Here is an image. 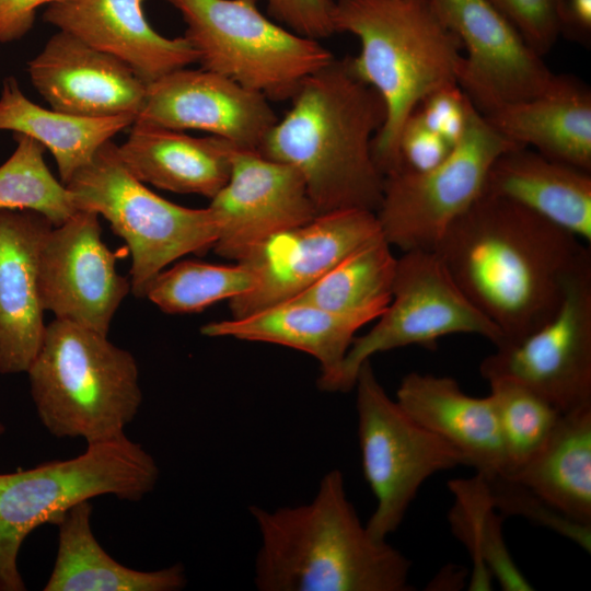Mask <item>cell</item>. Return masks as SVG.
<instances>
[{
	"label": "cell",
	"mask_w": 591,
	"mask_h": 591,
	"mask_svg": "<svg viewBox=\"0 0 591 591\" xmlns=\"http://www.w3.org/2000/svg\"><path fill=\"white\" fill-rule=\"evenodd\" d=\"M433 252L465 297L500 331L501 346L547 323L570 280L591 267L588 243L489 195H480L450 225Z\"/></svg>",
	"instance_id": "cell-1"
},
{
	"label": "cell",
	"mask_w": 591,
	"mask_h": 591,
	"mask_svg": "<svg viewBox=\"0 0 591 591\" xmlns=\"http://www.w3.org/2000/svg\"><path fill=\"white\" fill-rule=\"evenodd\" d=\"M290 101L257 152L301 174L317 216L376 212L384 177L372 143L385 119L378 92L354 73L348 58H334L304 79Z\"/></svg>",
	"instance_id": "cell-2"
},
{
	"label": "cell",
	"mask_w": 591,
	"mask_h": 591,
	"mask_svg": "<svg viewBox=\"0 0 591 591\" xmlns=\"http://www.w3.org/2000/svg\"><path fill=\"white\" fill-rule=\"evenodd\" d=\"M248 510L260 538L254 566L259 591L413 589L410 559L369 532L339 470L324 474L310 502Z\"/></svg>",
	"instance_id": "cell-3"
},
{
	"label": "cell",
	"mask_w": 591,
	"mask_h": 591,
	"mask_svg": "<svg viewBox=\"0 0 591 591\" xmlns=\"http://www.w3.org/2000/svg\"><path fill=\"white\" fill-rule=\"evenodd\" d=\"M333 23L335 33L359 39L350 68L384 103L385 119L372 143L384 177L397 167L406 119L427 95L457 83L463 48L427 0H337Z\"/></svg>",
	"instance_id": "cell-4"
},
{
	"label": "cell",
	"mask_w": 591,
	"mask_h": 591,
	"mask_svg": "<svg viewBox=\"0 0 591 591\" xmlns=\"http://www.w3.org/2000/svg\"><path fill=\"white\" fill-rule=\"evenodd\" d=\"M107 336L58 318L46 325L26 373L37 416L54 437L114 440L138 414V363Z\"/></svg>",
	"instance_id": "cell-5"
},
{
	"label": "cell",
	"mask_w": 591,
	"mask_h": 591,
	"mask_svg": "<svg viewBox=\"0 0 591 591\" xmlns=\"http://www.w3.org/2000/svg\"><path fill=\"white\" fill-rule=\"evenodd\" d=\"M153 456L126 434L84 453L30 470L0 473V591H24L18 555L36 528L57 524L80 501L102 495L139 501L159 479Z\"/></svg>",
	"instance_id": "cell-6"
},
{
	"label": "cell",
	"mask_w": 591,
	"mask_h": 591,
	"mask_svg": "<svg viewBox=\"0 0 591 591\" xmlns=\"http://www.w3.org/2000/svg\"><path fill=\"white\" fill-rule=\"evenodd\" d=\"M79 210L103 216L131 254L130 283L144 297L152 280L189 253L204 254L218 237L208 206L194 209L173 204L144 186L123 163L117 146L105 142L66 185Z\"/></svg>",
	"instance_id": "cell-7"
},
{
	"label": "cell",
	"mask_w": 591,
	"mask_h": 591,
	"mask_svg": "<svg viewBox=\"0 0 591 591\" xmlns=\"http://www.w3.org/2000/svg\"><path fill=\"white\" fill-rule=\"evenodd\" d=\"M182 15L201 68L269 101L290 100L335 57L320 40L269 20L256 0H165Z\"/></svg>",
	"instance_id": "cell-8"
},
{
	"label": "cell",
	"mask_w": 591,
	"mask_h": 591,
	"mask_svg": "<svg viewBox=\"0 0 591 591\" xmlns=\"http://www.w3.org/2000/svg\"><path fill=\"white\" fill-rule=\"evenodd\" d=\"M354 389L362 470L376 501L366 525L374 537L386 540L429 477L468 463L389 396L370 360L360 367Z\"/></svg>",
	"instance_id": "cell-9"
},
{
	"label": "cell",
	"mask_w": 591,
	"mask_h": 591,
	"mask_svg": "<svg viewBox=\"0 0 591 591\" xmlns=\"http://www.w3.org/2000/svg\"><path fill=\"white\" fill-rule=\"evenodd\" d=\"M513 147L518 144L493 128L473 105L463 137L440 164L384 176L375 212L384 239L402 252L434 251L450 225L482 195L495 159Z\"/></svg>",
	"instance_id": "cell-10"
},
{
	"label": "cell",
	"mask_w": 591,
	"mask_h": 591,
	"mask_svg": "<svg viewBox=\"0 0 591 591\" xmlns=\"http://www.w3.org/2000/svg\"><path fill=\"white\" fill-rule=\"evenodd\" d=\"M374 326L356 336L326 392L354 389L358 371L372 356L418 345L432 349L448 335L471 334L496 348L500 331L465 297L433 251L403 252L397 258L392 298Z\"/></svg>",
	"instance_id": "cell-11"
},
{
	"label": "cell",
	"mask_w": 591,
	"mask_h": 591,
	"mask_svg": "<svg viewBox=\"0 0 591 591\" xmlns=\"http://www.w3.org/2000/svg\"><path fill=\"white\" fill-rule=\"evenodd\" d=\"M485 380L507 378L529 387L560 413L591 405V267L567 286L556 314L518 343L483 359Z\"/></svg>",
	"instance_id": "cell-12"
},
{
	"label": "cell",
	"mask_w": 591,
	"mask_h": 591,
	"mask_svg": "<svg viewBox=\"0 0 591 591\" xmlns=\"http://www.w3.org/2000/svg\"><path fill=\"white\" fill-rule=\"evenodd\" d=\"M99 215L79 210L46 234L38 260L42 305L55 318L108 335L131 283L116 270V257L102 241Z\"/></svg>",
	"instance_id": "cell-13"
},
{
	"label": "cell",
	"mask_w": 591,
	"mask_h": 591,
	"mask_svg": "<svg viewBox=\"0 0 591 591\" xmlns=\"http://www.w3.org/2000/svg\"><path fill=\"white\" fill-rule=\"evenodd\" d=\"M379 234L374 211L347 209L318 215L271 236L237 262L255 274L256 286L229 301L232 317H243L297 297Z\"/></svg>",
	"instance_id": "cell-14"
},
{
	"label": "cell",
	"mask_w": 591,
	"mask_h": 591,
	"mask_svg": "<svg viewBox=\"0 0 591 591\" xmlns=\"http://www.w3.org/2000/svg\"><path fill=\"white\" fill-rule=\"evenodd\" d=\"M209 207L218 223L212 250L235 262L245 259L271 236L317 216L293 166L239 148L232 154L229 179Z\"/></svg>",
	"instance_id": "cell-15"
},
{
	"label": "cell",
	"mask_w": 591,
	"mask_h": 591,
	"mask_svg": "<svg viewBox=\"0 0 591 591\" xmlns=\"http://www.w3.org/2000/svg\"><path fill=\"white\" fill-rule=\"evenodd\" d=\"M460 40L457 83L471 101H521L548 91L558 74L486 0H427Z\"/></svg>",
	"instance_id": "cell-16"
},
{
	"label": "cell",
	"mask_w": 591,
	"mask_h": 591,
	"mask_svg": "<svg viewBox=\"0 0 591 591\" xmlns=\"http://www.w3.org/2000/svg\"><path fill=\"white\" fill-rule=\"evenodd\" d=\"M277 119L263 94L204 68L184 67L147 84L135 120L201 130L239 149L257 151Z\"/></svg>",
	"instance_id": "cell-17"
},
{
	"label": "cell",
	"mask_w": 591,
	"mask_h": 591,
	"mask_svg": "<svg viewBox=\"0 0 591 591\" xmlns=\"http://www.w3.org/2000/svg\"><path fill=\"white\" fill-rule=\"evenodd\" d=\"M37 92L60 112L85 117L139 114L147 83L119 59L58 31L28 62Z\"/></svg>",
	"instance_id": "cell-18"
},
{
	"label": "cell",
	"mask_w": 591,
	"mask_h": 591,
	"mask_svg": "<svg viewBox=\"0 0 591 591\" xmlns=\"http://www.w3.org/2000/svg\"><path fill=\"white\" fill-rule=\"evenodd\" d=\"M32 210H0V373L26 372L46 329L38 287L43 241L53 228Z\"/></svg>",
	"instance_id": "cell-19"
},
{
	"label": "cell",
	"mask_w": 591,
	"mask_h": 591,
	"mask_svg": "<svg viewBox=\"0 0 591 591\" xmlns=\"http://www.w3.org/2000/svg\"><path fill=\"white\" fill-rule=\"evenodd\" d=\"M144 0H61L47 7L44 20L119 59L147 84L198 61L183 37L159 34L144 16Z\"/></svg>",
	"instance_id": "cell-20"
},
{
	"label": "cell",
	"mask_w": 591,
	"mask_h": 591,
	"mask_svg": "<svg viewBox=\"0 0 591 591\" xmlns=\"http://www.w3.org/2000/svg\"><path fill=\"white\" fill-rule=\"evenodd\" d=\"M484 119L511 142L591 172V91L559 76L545 93L521 101H471Z\"/></svg>",
	"instance_id": "cell-21"
},
{
	"label": "cell",
	"mask_w": 591,
	"mask_h": 591,
	"mask_svg": "<svg viewBox=\"0 0 591 591\" xmlns=\"http://www.w3.org/2000/svg\"><path fill=\"white\" fill-rule=\"evenodd\" d=\"M395 401L417 424L456 448L484 478L503 475L506 455L489 395L475 397L445 375L409 372Z\"/></svg>",
	"instance_id": "cell-22"
},
{
	"label": "cell",
	"mask_w": 591,
	"mask_h": 591,
	"mask_svg": "<svg viewBox=\"0 0 591 591\" xmlns=\"http://www.w3.org/2000/svg\"><path fill=\"white\" fill-rule=\"evenodd\" d=\"M482 195L518 204L591 243V172L513 147L491 163Z\"/></svg>",
	"instance_id": "cell-23"
},
{
	"label": "cell",
	"mask_w": 591,
	"mask_h": 591,
	"mask_svg": "<svg viewBox=\"0 0 591 591\" xmlns=\"http://www.w3.org/2000/svg\"><path fill=\"white\" fill-rule=\"evenodd\" d=\"M117 146L129 172L142 183L178 194L212 199L229 179L236 147L216 137H192L181 130L135 120Z\"/></svg>",
	"instance_id": "cell-24"
},
{
	"label": "cell",
	"mask_w": 591,
	"mask_h": 591,
	"mask_svg": "<svg viewBox=\"0 0 591 591\" xmlns=\"http://www.w3.org/2000/svg\"><path fill=\"white\" fill-rule=\"evenodd\" d=\"M376 318L370 313L343 314L288 300L243 317L209 323L200 332L208 337L276 344L305 352L317 360V385L327 391L357 331Z\"/></svg>",
	"instance_id": "cell-25"
},
{
	"label": "cell",
	"mask_w": 591,
	"mask_h": 591,
	"mask_svg": "<svg viewBox=\"0 0 591 591\" xmlns=\"http://www.w3.org/2000/svg\"><path fill=\"white\" fill-rule=\"evenodd\" d=\"M92 511L90 500L80 501L56 524L57 556L44 591H178L186 586L181 563L140 571L112 558L92 532Z\"/></svg>",
	"instance_id": "cell-26"
},
{
	"label": "cell",
	"mask_w": 591,
	"mask_h": 591,
	"mask_svg": "<svg viewBox=\"0 0 591 591\" xmlns=\"http://www.w3.org/2000/svg\"><path fill=\"white\" fill-rule=\"evenodd\" d=\"M507 477L570 520L591 525V405L561 413L537 453Z\"/></svg>",
	"instance_id": "cell-27"
},
{
	"label": "cell",
	"mask_w": 591,
	"mask_h": 591,
	"mask_svg": "<svg viewBox=\"0 0 591 591\" xmlns=\"http://www.w3.org/2000/svg\"><path fill=\"white\" fill-rule=\"evenodd\" d=\"M136 117H85L45 108L25 96L18 81H3L0 95V130L28 136L53 154L67 185L95 152L116 134L130 127Z\"/></svg>",
	"instance_id": "cell-28"
},
{
	"label": "cell",
	"mask_w": 591,
	"mask_h": 591,
	"mask_svg": "<svg viewBox=\"0 0 591 591\" xmlns=\"http://www.w3.org/2000/svg\"><path fill=\"white\" fill-rule=\"evenodd\" d=\"M397 257L379 234L350 253L293 301L343 313L379 317L392 298Z\"/></svg>",
	"instance_id": "cell-29"
},
{
	"label": "cell",
	"mask_w": 591,
	"mask_h": 591,
	"mask_svg": "<svg viewBox=\"0 0 591 591\" xmlns=\"http://www.w3.org/2000/svg\"><path fill=\"white\" fill-rule=\"evenodd\" d=\"M449 487L454 496L449 514L451 528L472 556L474 579L477 575H490L496 577L503 590H533L505 544L501 518L484 478L475 474L468 479L450 480Z\"/></svg>",
	"instance_id": "cell-30"
},
{
	"label": "cell",
	"mask_w": 591,
	"mask_h": 591,
	"mask_svg": "<svg viewBox=\"0 0 591 591\" xmlns=\"http://www.w3.org/2000/svg\"><path fill=\"white\" fill-rule=\"evenodd\" d=\"M255 274L244 264L216 265L183 260L163 269L144 297L167 314L200 312L211 304L251 292Z\"/></svg>",
	"instance_id": "cell-31"
},
{
	"label": "cell",
	"mask_w": 591,
	"mask_h": 591,
	"mask_svg": "<svg viewBox=\"0 0 591 591\" xmlns=\"http://www.w3.org/2000/svg\"><path fill=\"white\" fill-rule=\"evenodd\" d=\"M14 140L15 150L0 165V210H32L62 224L79 211L73 194L47 167L43 144L22 134Z\"/></svg>",
	"instance_id": "cell-32"
},
{
	"label": "cell",
	"mask_w": 591,
	"mask_h": 591,
	"mask_svg": "<svg viewBox=\"0 0 591 591\" xmlns=\"http://www.w3.org/2000/svg\"><path fill=\"white\" fill-rule=\"evenodd\" d=\"M509 476L532 459L548 439L561 413L523 384L507 378L488 380Z\"/></svg>",
	"instance_id": "cell-33"
},
{
	"label": "cell",
	"mask_w": 591,
	"mask_h": 591,
	"mask_svg": "<svg viewBox=\"0 0 591 591\" xmlns=\"http://www.w3.org/2000/svg\"><path fill=\"white\" fill-rule=\"evenodd\" d=\"M484 480L498 511L526 518L565 536L590 553L591 525L570 520L512 478L496 475Z\"/></svg>",
	"instance_id": "cell-34"
},
{
	"label": "cell",
	"mask_w": 591,
	"mask_h": 591,
	"mask_svg": "<svg viewBox=\"0 0 591 591\" xmlns=\"http://www.w3.org/2000/svg\"><path fill=\"white\" fill-rule=\"evenodd\" d=\"M501 13L541 56L559 37L555 0H486Z\"/></svg>",
	"instance_id": "cell-35"
},
{
	"label": "cell",
	"mask_w": 591,
	"mask_h": 591,
	"mask_svg": "<svg viewBox=\"0 0 591 591\" xmlns=\"http://www.w3.org/2000/svg\"><path fill=\"white\" fill-rule=\"evenodd\" d=\"M473 104L459 83L427 95L415 109L424 123L454 147L463 137Z\"/></svg>",
	"instance_id": "cell-36"
},
{
	"label": "cell",
	"mask_w": 591,
	"mask_h": 591,
	"mask_svg": "<svg viewBox=\"0 0 591 591\" xmlns=\"http://www.w3.org/2000/svg\"><path fill=\"white\" fill-rule=\"evenodd\" d=\"M452 149L453 147L432 131L419 114L414 111L404 123L399 134L398 164L394 171L422 172L430 170L440 164Z\"/></svg>",
	"instance_id": "cell-37"
},
{
	"label": "cell",
	"mask_w": 591,
	"mask_h": 591,
	"mask_svg": "<svg viewBox=\"0 0 591 591\" xmlns=\"http://www.w3.org/2000/svg\"><path fill=\"white\" fill-rule=\"evenodd\" d=\"M265 2L268 13L276 21L299 35L321 40L335 33L334 0H265Z\"/></svg>",
	"instance_id": "cell-38"
},
{
	"label": "cell",
	"mask_w": 591,
	"mask_h": 591,
	"mask_svg": "<svg viewBox=\"0 0 591 591\" xmlns=\"http://www.w3.org/2000/svg\"><path fill=\"white\" fill-rule=\"evenodd\" d=\"M61 0H0V43L23 37L33 26L39 7Z\"/></svg>",
	"instance_id": "cell-39"
},
{
	"label": "cell",
	"mask_w": 591,
	"mask_h": 591,
	"mask_svg": "<svg viewBox=\"0 0 591 591\" xmlns=\"http://www.w3.org/2000/svg\"><path fill=\"white\" fill-rule=\"evenodd\" d=\"M559 35L589 46L591 42V0H555Z\"/></svg>",
	"instance_id": "cell-40"
},
{
	"label": "cell",
	"mask_w": 591,
	"mask_h": 591,
	"mask_svg": "<svg viewBox=\"0 0 591 591\" xmlns=\"http://www.w3.org/2000/svg\"><path fill=\"white\" fill-rule=\"evenodd\" d=\"M5 431V427L4 425L0 421V437L4 433Z\"/></svg>",
	"instance_id": "cell-41"
}]
</instances>
